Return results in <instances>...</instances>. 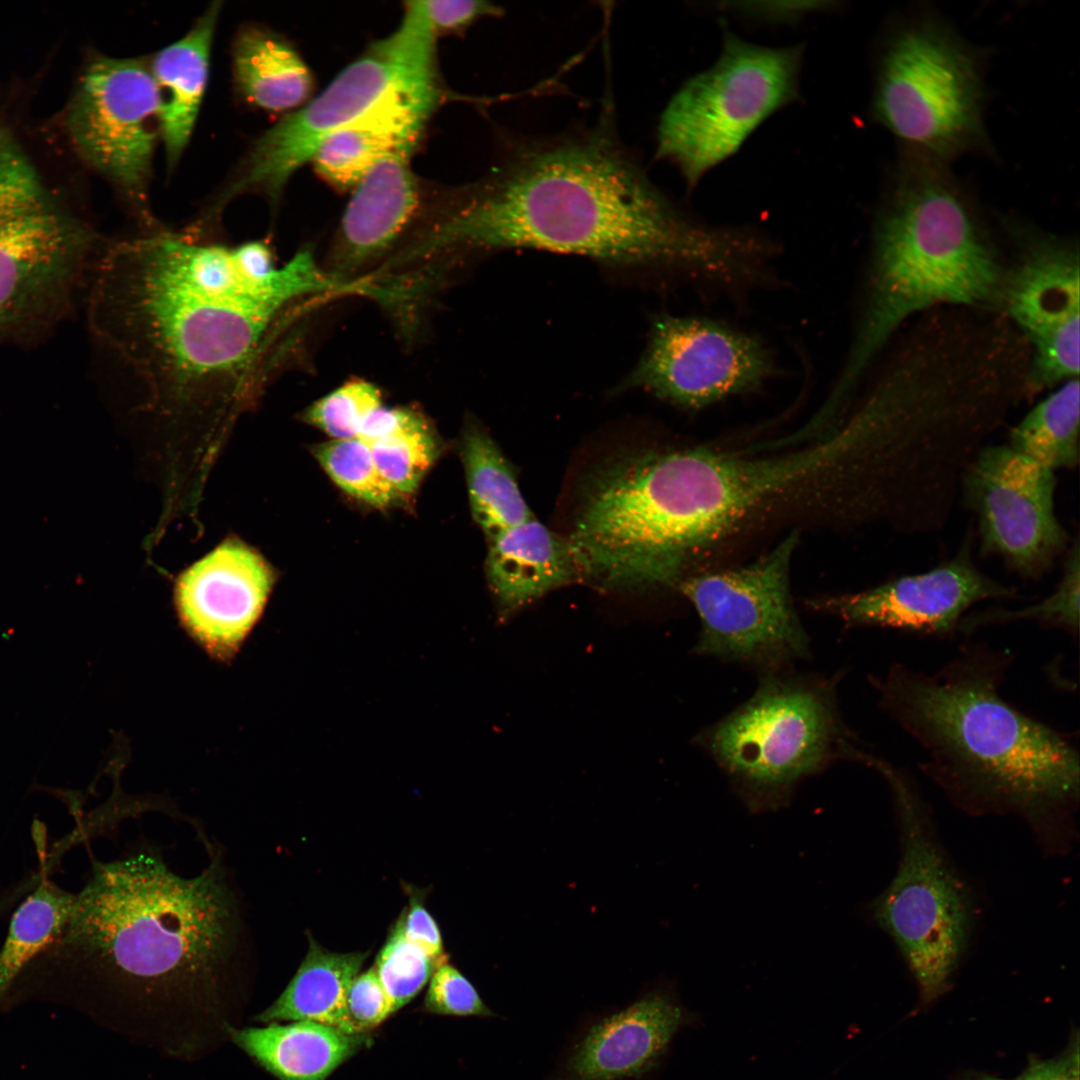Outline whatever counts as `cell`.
<instances>
[{
	"instance_id": "5b68a950",
	"label": "cell",
	"mask_w": 1080,
	"mask_h": 1080,
	"mask_svg": "<svg viewBox=\"0 0 1080 1080\" xmlns=\"http://www.w3.org/2000/svg\"><path fill=\"white\" fill-rule=\"evenodd\" d=\"M869 292L830 399L844 403L900 323L941 303L978 304L1003 278L947 164L904 153L875 229Z\"/></svg>"
},
{
	"instance_id": "9a60e30c",
	"label": "cell",
	"mask_w": 1080,
	"mask_h": 1080,
	"mask_svg": "<svg viewBox=\"0 0 1080 1080\" xmlns=\"http://www.w3.org/2000/svg\"><path fill=\"white\" fill-rule=\"evenodd\" d=\"M96 234L50 208L0 226V334L57 320L90 268Z\"/></svg>"
},
{
	"instance_id": "ac0fdd59",
	"label": "cell",
	"mask_w": 1080,
	"mask_h": 1080,
	"mask_svg": "<svg viewBox=\"0 0 1080 1080\" xmlns=\"http://www.w3.org/2000/svg\"><path fill=\"white\" fill-rule=\"evenodd\" d=\"M273 584V571L263 557L230 539L178 577L176 612L200 648L229 662L261 617Z\"/></svg>"
},
{
	"instance_id": "d6986e66",
	"label": "cell",
	"mask_w": 1080,
	"mask_h": 1080,
	"mask_svg": "<svg viewBox=\"0 0 1080 1080\" xmlns=\"http://www.w3.org/2000/svg\"><path fill=\"white\" fill-rule=\"evenodd\" d=\"M688 1022L686 1009L671 991H647L583 1026L548 1080H642Z\"/></svg>"
},
{
	"instance_id": "5bb4252c",
	"label": "cell",
	"mask_w": 1080,
	"mask_h": 1080,
	"mask_svg": "<svg viewBox=\"0 0 1080 1080\" xmlns=\"http://www.w3.org/2000/svg\"><path fill=\"white\" fill-rule=\"evenodd\" d=\"M774 372L756 336L698 316H657L645 351L621 384L686 409L759 388Z\"/></svg>"
},
{
	"instance_id": "f1b7e54d",
	"label": "cell",
	"mask_w": 1080,
	"mask_h": 1080,
	"mask_svg": "<svg viewBox=\"0 0 1080 1080\" xmlns=\"http://www.w3.org/2000/svg\"><path fill=\"white\" fill-rule=\"evenodd\" d=\"M1079 379L1066 380L1010 431L1007 445L1056 472L1077 467L1080 456Z\"/></svg>"
},
{
	"instance_id": "74e56055",
	"label": "cell",
	"mask_w": 1080,
	"mask_h": 1080,
	"mask_svg": "<svg viewBox=\"0 0 1080 1080\" xmlns=\"http://www.w3.org/2000/svg\"><path fill=\"white\" fill-rule=\"evenodd\" d=\"M347 1018L354 1033H367L381 1024L392 1009L374 967L357 974L346 997Z\"/></svg>"
},
{
	"instance_id": "f546056e",
	"label": "cell",
	"mask_w": 1080,
	"mask_h": 1080,
	"mask_svg": "<svg viewBox=\"0 0 1080 1080\" xmlns=\"http://www.w3.org/2000/svg\"><path fill=\"white\" fill-rule=\"evenodd\" d=\"M1080 551L1075 540L1066 555L1063 572L1056 588L1040 602L1020 608H989L966 614L958 634L969 638L979 628L1015 621H1034L1045 628L1061 629L1072 636L1079 634Z\"/></svg>"
},
{
	"instance_id": "d4e9b609",
	"label": "cell",
	"mask_w": 1080,
	"mask_h": 1080,
	"mask_svg": "<svg viewBox=\"0 0 1080 1080\" xmlns=\"http://www.w3.org/2000/svg\"><path fill=\"white\" fill-rule=\"evenodd\" d=\"M309 948L280 996L253 1018L262 1025L284 1021H311L354 1033L346 1009L352 980L369 953L328 951L312 936Z\"/></svg>"
},
{
	"instance_id": "484cf974",
	"label": "cell",
	"mask_w": 1080,
	"mask_h": 1080,
	"mask_svg": "<svg viewBox=\"0 0 1080 1080\" xmlns=\"http://www.w3.org/2000/svg\"><path fill=\"white\" fill-rule=\"evenodd\" d=\"M234 75L252 104L284 111L309 97L313 78L296 50L284 39L256 27L242 30L233 49Z\"/></svg>"
},
{
	"instance_id": "ba28073f",
	"label": "cell",
	"mask_w": 1080,
	"mask_h": 1080,
	"mask_svg": "<svg viewBox=\"0 0 1080 1080\" xmlns=\"http://www.w3.org/2000/svg\"><path fill=\"white\" fill-rule=\"evenodd\" d=\"M802 57L801 45L764 47L725 28L717 61L687 80L665 107L656 159L670 162L694 188L764 120L798 98Z\"/></svg>"
},
{
	"instance_id": "d6a6232c",
	"label": "cell",
	"mask_w": 1080,
	"mask_h": 1080,
	"mask_svg": "<svg viewBox=\"0 0 1080 1080\" xmlns=\"http://www.w3.org/2000/svg\"><path fill=\"white\" fill-rule=\"evenodd\" d=\"M440 965L406 937L400 915L379 951L374 967L390 1001L392 1013L409 1003Z\"/></svg>"
},
{
	"instance_id": "b9f144b4",
	"label": "cell",
	"mask_w": 1080,
	"mask_h": 1080,
	"mask_svg": "<svg viewBox=\"0 0 1080 1080\" xmlns=\"http://www.w3.org/2000/svg\"><path fill=\"white\" fill-rule=\"evenodd\" d=\"M1078 1049L1065 1058L1033 1065L1017 1080H1079Z\"/></svg>"
},
{
	"instance_id": "e575fe53",
	"label": "cell",
	"mask_w": 1080,
	"mask_h": 1080,
	"mask_svg": "<svg viewBox=\"0 0 1080 1080\" xmlns=\"http://www.w3.org/2000/svg\"><path fill=\"white\" fill-rule=\"evenodd\" d=\"M49 209L35 168L0 126V226Z\"/></svg>"
},
{
	"instance_id": "8fae6325",
	"label": "cell",
	"mask_w": 1080,
	"mask_h": 1080,
	"mask_svg": "<svg viewBox=\"0 0 1080 1080\" xmlns=\"http://www.w3.org/2000/svg\"><path fill=\"white\" fill-rule=\"evenodd\" d=\"M792 532L742 567L687 575L677 589L701 624L695 652L776 672L807 656L808 636L793 604Z\"/></svg>"
},
{
	"instance_id": "603a6c76",
	"label": "cell",
	"mask_w": 1080,
	"mask_h": 1080,
	"mask_svg": "<svg viewBox=\"0 0 1080 1080\" xmlns=\"http://www.w3.org/2000/svg\"><path fill=\"white\" fill-rule=\"evenodd\" d=\"M230 1040L279 1080H326L370 1039L367 1033L290 1021L240 1027Z\"/></svg>"
},
{
	"instance_id": "4dcf8cb0",
	"label": "cell",
	"mask_w": 1080,
	"mask_h": 1080,
	"mask_svg": "<svg viewBox=\"0 0 1080 1080\" xmlns=\"http://www.w3.org/2000/svg\"><path fill=\"white\" fill-rule=\"evenodd\" d=\"M313 453L333 482L350 496L381 509L403 499L381 476L369 445L359 438L320 443Z\"/></svg>"
},
{
	"instance_id": "44dd1931",
	"label": "cell",
	"mask_w": 1080,
	"mask_h": 1080,
	"mask_svg": "<svg viewBox=\"0 0 1080 1080\" xmlns=\"http://www.w3.org/2000/svg\"><path fill=\"white\" fill-rule=\"evenodd\" d=\"M437 76L405 85L327 137L311 161L340 190L354 189L366 172L398 145L420 139L439 104Z\"/></svg>"
},
{
	"instance_id": "8992f818",
	"label": "cell",
	"mask_w": 1080,
	"mask_h": 1080,
	"mask_svg": "<svg viewBox=\"0 0 1080 1080\" xmlns=\"http://www.w3.org/2000/svg\"><path fill=\"white\" fill-rule=\"evenodd\" d=\"M700 743L752 804L782 801L803 778L846 758L867 764L844 725L834 687L767 676L753 696L707 729Z\"/></svg>"
},
{
	"instance_id": "2e32d148",
	"label": "cell",
	"mask_w": 1080,
	"mask_h": 1080,
	"mask_svg": "<svg viewBox=\"0 0 1080 1080\" xmlns=\"http://www.w3.org/2000/svg\"><path fill=\"white\" fill-rule=\"evenodd\" d=\"M1017 590L980 571L967 548L928 571L903 575L860 592L808 601L848 627H878L941 639L958 633L969 608L1015 598Z\"/></svg>"
},
{
	"instance_id": "836d02e7",
	"label": "cell",
	"mask_w": 1080,
	"mask_h": 1080,
	"mask_svg": "<svg viewBox=\"0 0 1080 1080\" xmlns=\"http://www.w3.org/2000/svg\"><path fill=\"white\" fill-rule=\"evenodd\" d=\"M381 406L377 386L352 379L314 402L304 411L303 419L333 439L355 438L366 418Z\"/></svg>"
},
{
	"instance_id": "3957f363",
	"label": "cell",
	"mask_w": 1080,
	"mask_h": 1080,
	"mask_svg": "<svg viewBox=\"0 0 1080 1080\" xmlns=\"http://www.w3.org/2000/svg\"><path fill=\"white\" fill-rule=\"evenodd\" d=\"M553 135H505L500 158L407 245L422 265L533 248L672 268L725 286L746 256L736 229L687 216L619 138L613 111Z\"/></svg>"
},
{
	"instance_id": "60d3db41",
	"label": "cell",
	"mask_w": 1080,
	"mask_h": 1080,
	"mask_svg": "<svg viewBox=\"0 0 1080 1080\" xmlns=\"http://www.w3.org/2000/svg\"><path fill=\"white\" fill-rule=\"evenodd\" d=\"M825 2H750L733 3L730 9L766 19H792L802 13L823 9Z\"/></svg>"
},
{
	"instance_id": "7402d4cb",
	"label": "cell",
	"mask_w": 1080,
	"mask_h": 1080,
	"mask_svg": "<svg viewBox=\"0 0 1080 1080\" xmlns=\"http://www.w3.org/2000/svg\"><path fill=\"white\" fill-rule=\"evenodd\" d=\"M485 570L502 618L557 588L581 582L567 536L535 518L489 541Z\"/></svg>"
},
{
	"instance_id": "ab89813d",
	"label": "cell",
	"mask_w": 1080,
	"mask_h": 1080,
	"mask_svg": "<svg viewBox=\"0 0 1080 1080\" xmlns=\"http://www.w3.org/2000/svg\"><path fill=\"white\" fill-rule=\"evenodd\" d=\"M425 417L414 408L379 407L363 422L357 438L369 444L379 438L404 430Z\"/></svg>"
},
{
	"instance_id": "9c48e42d",
	"label": "cell",
	"mask_w": 1080,
	"mask_h": 1080,
	"mask_svg": "<svg viewBox=\"0 0 1080 1080\" xmlns=\"http://www.w3.org/2000/svg\"><path fill=\"white\" fill-rule=\"evenodd\" d=\"M871 767L890 788L902 844L897 873L872 911L896 943L922 995L932 999L945 990L967 948L974 904L936 839L929 810L911 778L879 756Z\"/></svg>"
},
{
	"instance_id": "7a4b0ae2",
	"label": "cell",
	"mask_w": 1080,
	"mask_h": 1080,
	"mask_svg": "<svg viewBox=\"0 0 1080 1080\" xmlns=\"http://www.w3.org/2000/svg\"><path fill=\"white\" fill-rule=\"evenodd\" d=\"M92 268L90 331L144 407L224 421L289 360L298 304L338 287L308 248L276 268L267 240L163 230L109 245Z\"/></svg>"
},
{
	"instance_id": "7c38bea8",
	"label": "cell",
	"mask_w": 1080,
	"mask_h": 1080,
	"mask_svg": "<svg viewBox=\"0 0 1080 1080\" xmlns=\"http://www.w3.org/2000/svg\"><path fill=\"white\" fill-rule=\"evenodd\" d=\"M66 129L80 156L125 194L148 234L162 231L146 205L160 135V97L150 69L137 59L94 58L69 103Z\"/></svg>"
},
{
	"instance_id": "1f68e13d",
	"label": "cell",
	"mask_w": 1080,
	"mask_h": 1080,
	"mask_svg": "<svg viewBox=\"0 0 1080 1080\" xmlns=\"http://www.w3.org/2000/svg\"><path fill=\"white\" fill-rule=\"evenodd\" d=\"M368 445L381 476L403 497L415 492L441 450L426 418Z\"/></svg>"
},
{
	"instance_id": "d590c367",
	"label": "cell",
	"mask_w": 1080,
	"mask_h": 1080,
	"mask_svg": "<svg viewBox=\"0 0 1080 1080\" xmlns=\"http://www.w3.org/2000/svg\"><path fill=\"white\" fill-rule=\"evenodd\" d=\"M424 1008L441 1015L495 1017L474 985L448 962L437 967L429 980Z\"/></svg>"
},
{
	"instance_id": "4316f807",
	"label": "cell",
	"mask_w": 1080,
	"mask_h": 1080,
	"mask_svg": "<svg viewBox=\"0 0 1080 1080\" xmlns=\"http://www.w3.org/2000/svg\"><path fill=\"white\" fill-rule=\"evenodd\" d=\"M461 456L472 515L488 541L534 518L510 463L488 432L478 424L466 426Z\"/></svg>"
},
{
	"instance_id": "e0dca14e",
	"label": "cell",
	"mask_w": 1080,
	"mask_h": 1080,
	"mask_svg": "<svg viewBox=\"0 0 1080 1080\" xmlns=\"http://www.w3.org/2000/svg\"><path fill=\"white\" fill-rule=\"evenodd\" d=\"M1079 267L1077 247L1038 238L1003 281L1007 312L1033 346L1031 390L1079 375Z\"/></svg>"
},
{
	"instance_id": "6da1fadb",
	"label": "cell",
	"mask_w": 1080,
	"mask_h": 1080,
	"mask_svg": "<svg viewBox=\"0 0 1080 1080\" xmlns=\"http://www.w3.org/2000/svg\"><path fill=\"white\" fill-rule=\"evenodd\" d=\"M201 843L209 862L194 877L172 871L147 840L94 859L64 927L15 993L63 994L175 1059L230 1040L254 987L256 949L224 848Z\"/></svg>"
},
{
	"instance_id": "30bf717a",
	"label": "cell",
	"mask_w": 1080,
	"mask_h": 1080,
	"mask_svg": "<svg viewBox=\"0 0 1080 1080\" xmlns=\"http://www.w3.org/2000/svg\"><path fill=\"white\" fill-rule=\"evenodd\" d=\"M436 37L402 18L388 37L375 42L315 98L267 130L252 149L243 173L219 202L246 189H260L273 202L320 144L393 91L437 76Z\"/></svg>"
},
{
	"instance_id": "8d00e7d4",
	"label": "cell",
	"mask_w": 1080,
	"mask_h": 1080,
	"mask_svg": "<svg viewBox=\"0 0 1080 1080\" xmlns=\"http://www.w3.org/2000/svg\"><path fill=\"white\" fill-rule=\"evenodd\" d=\"M405 8L436 36L463 31L479 19L504 14L502 7L481 0H416L406 2Z\"/></svg>"
},
{
	"instance_id": "277c9868",
	"label": "cell",
	"mask_w": 1080,
	"mask_h": 1080,
	"mask_svg": "<svg viewBox=\"0 0 1080 1080\" xmlns=\"http://www.w3.org/2000/svg\"><path fill=\"white\" fill-rule=\"evenodd\" d=\"M1014 660L1010 649L968 640L936 672L896 662L871 680L882 711L924 752L920 769L955 803L1064 820L1078 805L1079 751L1003 698Z\"/></svg>"
},
{
	"instance_id": "cb8c5ba5",
	"label": "cell",
	"mask_w": 1080,
	"mask_h": 1080,
	"mask_svg": "<svg viewBox=\"0 0 1080 1080\" xmlns=\"http://www.w3.org/2000/svg\"><path fill=\"white\" fill-rule=\"evenodd\" d=\"M219 10L214 3L184 37L159 51L151 64L160 97V136L170 164L186 147L199 112Z\"/></svg>"
},
{
	"instance_id": "ffe728a7",
	"label": "cell",
	"mask_w": 1080,
	"mask_h": 1080,
	"mask_svg": "<svg viewBox=\"0 0 1080 1080\" xmlns=\"http://www.w3.org/2000/svg\"><path fill=\"white\" fill-rule=\"evenodd\" d=\"M418 142L392 149L355 186L322 266L342 290L392 250L416 216L420 194L410 159Z\"/></svg>"
},
{
	"instance_id": "52a82bcc",
	"label": "cell",
	"mask_w": 1080,
	"mask_h": 1080,
	"mask_svg": "<svg viewBox=\"0 0 1080 1080\" xmlns=\"http://www.w3.org/2000/svg\"><path fill=\"white\" fill-rule=\"evenodd\" d=\"M984 83L976 53L944 25L918 19L882 50L872 112L903 152L942 163L985 144Z\"/></svg>"
},
{
	"instance_id": "ee69618b",
	"label": "cell",
	"mask_w": 1080,
	"mask_h": 1080,
	"mask_svg": "<svg viewBox=\"0 0 1080 1080\" xmlns=\"http://www.w3.org/2000/svg\"><path fill=\"white\" fill-rule=\"evenodd\" d=\"M983 1080H995V1079H983Z\"/></svg>"
},
{
	"instance_id": "f35d334b",
	"label": "cell",
	"mask_w": 1080,
	"mask_h": 1080,
	"mask_svg": "<svg viewBox=\"0 0 1080 1080\" xmlns=\"http://www.w3.org/2000/svg\"><path fill=\"white\" fill-rule=\"evenodd\" d=\"M401 915L406 937L439 963H446L441 934L423 904V896L410 893L409 906Z\"/></svg>"
},
{
	"instance_id": "83f0119b",
	"label": "cell",
	"mask_w": 1080,
	"mask_h": 1080,
	"mask_svg": "<svg viewBox=\"0 0 1080 1080\" xmlns=\"http://www.w3.org/2000/svg\"><path fill=\"white\" fill-rule=\"evenodd\" d=\"M75 895L43 877L18 905L0 947V1006L28 965L61 932Z\"/></svg>"
},
{
	"instance_id": "4fadbf2b",
	"label": "cell",
	"mask_w": 1080,
	"mask_h": 1080,
	"mask_svg": "<svg viewBox=\"0 0 1080 1080\" xmlns=\"http://www.w3.org/2000/svg\"><path fill=\"white\" fill-rule=\"evenodd\" d=\"M974 513L983 553L999 556L1020 576L1038 578L1070 538L1055 511V472L1007 444L982 446L960 481Z\"/></svg>"
},
{
	"instance_id": "7bdbcfd3",
	"label": "cell",
	"mask_w": 1080,
	"mask_h": 1080,
	"mask_svg": "<svg viewBox=\"0 0 1080 1080\" xmlns=\"http://www.w3.org/2000/svg\"><path fill=\"white\" fill-rule=\"evenodd\" d=\"M399 274H400V273H399ZM396 275H397V274H396ZM392 276H393V275H392ZM388 277H390V276H388ZM362 278H368V277H362ZM382 278H385V277H382ZM359 279H360V278H359Z\"/></svg>"
}]
</instances>
